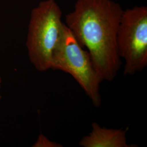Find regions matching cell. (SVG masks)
<instances>
[{"label":"cell","instance_id":"obj_1","mask_svg":"<svg viewBox=\"0 0 147 147\" xmlns=\"http://www.w3.org/2000/svg\"><path fill=\"white\" fill-rule=\"evenodd\" d=\"M123 9L112 0H77L65 25L89 53L102 81H111L120 68L117 36Z\"/></svg>","mask_w":147,"mask_h":147},{"label":"cell","instance_id":"obj_2","mask_svg":"<svg viewBox=\"0 0 147 147\" xmlns=\"http://www.w3.org/2000/svg\"><path fill=\"white\" fill-rule=\"evenodd\" d=\"M55 0L40 2L31 11L26 47L31 63L39 71L51 69L53 52L57 46L65 24Z\"/></svg>","mask_w":147,"mask_h":147},{"label":"cell","instance_id":"obj_3","mask_svg":"<svg viewBox=\"0 0 147 147\" xmlns=\"http://www.w3.org/2000/svg\"><path fill=\"white\" fill-rule=\"evenodd\" d=\"M51 69L70 74L95 107L101 104L99 74L87 50L82 47L65 25L61 38L53 52Z\"/></svg>","mask_w":147,"mask_h":147},{"label":"cell","instance_id":"obj_4","mask_svg":"<svg viewBox=\"0 0 147 147\" xmlns=\"http://www.w3.org/2000/svg\"><path fill=\"white\" fill-rule=\"evenodd\" d=\"M120 58L125 61V75H134L147 65V7L124 10L117 36Z\"/></svg>","mask_w":147,"mask_h":147},{"label":"cell","instance_id":"obj_5","mask_svg":"<svg viewBox=\"0 0 147 147\" xmlns=\"http://www.w3.org/2000/svg\"><path fill=\"white\" fill-rule=\"evenodd\" d=\"M92 129L88 135L84 137L79 145L83 147H133L137 146L127 143V129H113L101 127L97 123H93Z\"/></svg>","mask_w":147,"mask_h":147},{"label":"cell","instance_id":"obj_6","mask_svg":"<svg viewBox=\"0 0 147 147\" xmlns=\"http://www.w3.org/2000/svg\"><path fill=\"white\" fill-rule=\"evenodd\" d=\"M33 147H62V144L52 142L42 135H40Z\"/></svg>","mask_w":147,"mask_h":147},{"label":"cell","instance_id":"obj_7","mask_svg":"<svg viewBox=\"0 0 147 147\" xmlns=\"http://www.w3.org/2000/svg\"><path fill=\"white\" fill-rule=\"evenodd\" d=\"M1 83H2V80H1V78L0 76V89H1ZM1 98V96L0 95V99Z\"/></svg>","mask_w":147,"mask_h":147}]
</instances>
